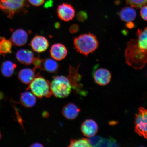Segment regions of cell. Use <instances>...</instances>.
Wrapping results in <instances>:
<instances>
[{
	"label": "cell",
	"mask_w": 147,
	"mask_h": 147,
	"mask_svg": "<svg viewBox=\"0 0 147 147\" xmlns=\"http://www.w3.org/2000/svg\"><path fill=\"white\" fill-rule=\"evenodd\" d=\"M12 48V42L4 38H1L0 40V55L3 56L11 53Z\"/></svg>",
	"instance_id": "obj_21"
},
{
	"label": "cell",
	"mask_w": 147,
	"mask_h": 147,
	"mask_svg": "<svg viewBox=\"0 0 147 147\" xmlns=\"http://www.w3.org/2000/svg\"><path fill=\"white\" fill-rule=\"evenodd\" d=\"M50 87L52 95L57 98H64L70 94L72 86L68 77L58 75L53 77Z\"/></svg>",
	"instance_id": "obj_3"
},
{
	"label": "cell",
	"mask_w": 147,
	"mask_h": 147,
	"mask_svg": "<svg viewBox=\"0 0 147 147\" xmlns=\"http://www.w3.org/2000/svg\"><path fill=\"white\" fill-rule=\"evenodd\" d=\"M68 147H90L91 146L88 139L82 138L78 139H71Z\"/></svg>",
	"instance_id": "obj_22"
},
{
	"label": "cell",
	"mask_w": 147,
	"mask_h": 147,
	"mask_svg": "<svg viewBox=\"0 0 147 147\" xmlns=\"http://www.w3.org/2000/svg\"><path fill=\"white\" fill-rule=\"evenodd\" d=\"M125 26L127 28L129 29H133L135 27V24L132 22H127Z\"/></svg>",
	"instance_id": "obj_30"
},
{
	"label": "cell",
	"mask_w": 147,
	"mask_h": 147,
	"mask_svg": "<svg viewBox=\"0 0 147 147\" xmlns=\"http://www.w3.org/2000/svg\"><path fill=\"white\" fill-rule=\"evenodd\" d=\"M98 125L92 119H86L81 126V130L83 134L89 138L94 136L98 131Z\"/></svg>",
	"instance_id": "obj_10"
},
{
	"label": "cell",
	"mask_w": 147,
	"mask_h": 147,
	"mask_svg": "<svg viewBox=\"0 0 147 147\" xmlns=\"http://www.w3.org/2000/svg\"><path fill=\"white\" fill-rule=\"evenodd\" d=\"M135 130L140 136L147 139V109L140 107L135 115Z\"/></svg>",
	"instance_id": "obj_6"
},
{
	"label": "cell",
	"mask_w": 147,
	"mask_h": 147,
	"mask_svg": "<svg viewBox=\"0 0 147 147\" xmlns=\"http://www.w3.org/2000/svg\"><path fill=\"white\" fill-rule=\"evenodd\" d=\"M79 30V26L76 24L71 25L69 28L70 32L72 34H74L78 32Z\"/></svg>",
	"instance_id": "obj_29"
},
{
	"label": "cell",
	"mask_w": 147,
	"mask_h": 147,
	"mask_svg": "<svg viewBox=\"0 0 147 147\" xmlns=\"http://www.w3.org/2000/svg\"><path fill=\"white\" fill-rule=\"evenodd\" d=\"M43 60L39 57H34L32 62V63L34 66V69H40L42 70V64Z\"/></svg>",
	"instance_id": "obj_25"
},
{
	"label": "cell",
	"mask_w": 147,
	"mask_h": 147,
	"mask_svg": "<svg viewBox=\"0 0 147 147\" xmlns=\"http://www.w3.org/2000/svg\"><path fill=\"white\" fill-rule=\"evenodd\" d=\"M77 18L79 21L81 22H84L87 19V14L84 11H80L77 14Z\"/></svg>",
	"instance_id": "obj_26"
},
{
	"label": "cell",
	"mask_w": 147,
	"mask_h": 147,
	"mask_svg": "<svg viewBox=\"0 0 147 147\" xmlns=\"http://www.w3.org/2000/svg\"><path fill=\"white\" fill-rule=\"evenodd\" d=\"M1 37H0V40H1Z\"/></svg>",
	"instance_id": "obj_34"
},
{
	"label": "cell",
	"mask_w": 147,
	"mask_h": 147,
	"mask_svg": "<svg viewBox=\"0 0 147 147\" xmlns=\"http://www.w3.org/2000/svg\"><path fill=\"white\" fill-rule=\"evenodd\" d=\"M137 43L143 50L147 51V26L144 29H138L136 32Z\"/></svg>",
	"instance_id": "obj_19"
},
{
	"label": "cell",
	"mask_w": 147,
	"mask_h": 147,
	"mask_svg": "<svg viewBox=\"0 0 147 147\" xmlns=\"http://www.w3.org/2000/svg\"><path fill=\"white\" fill-rule=\"evenodd\" d=\"M57 14L59 18L62 21L69 22L72 20L75 16V11L70 4L62 3L57 7Z\"/></svg>",
	"instance_id": "obj_7"
},
{
	"label": "cell",
	"mask_w": 147,
	"mask_h": 147,
	"mask_svg": "<svg viewBox=\"0 0 147 147\" xmlns=\"http://www.w3.org/2000/svg\"><path fill=\"white\" fill-rule=\"evenodd\" d=\"M1 131H0V140H1Z\"/></svg>",
	"instance_id": "obj_33"
},
{
	"label": "cell",
	"mask_w": 147,
	"mask_h": 147,
	"mask_svg": "<svg viewBox=\"0 0 147 147\" xmlns=\"http://www.w3.org/2000/svg\"><path fill=\"white\" fill-rule=\"evenodd\" d=\"M32 147H43L44 146L43 145L39 143H35L34 144H32L30 146Z\"/></svg>",
	"instance_id": "obj_32"
},
{
	"label": "cell",
	"mask_w": 147,
	"mask_h": 147,
	"mask_svg": "<svg viewBox=\"0 0 147 147\" xmlns=\"http://www.w3.org/2000/svg\"><path fill=\"white\" fill-rule=\"evenodd\" d=\"M98 45L96 36L91 32L80 34L74 40V46L77 52L86 56L96 51Z\"/></svg>",
	"instance_id": "obj_2"
},
{
	"label": "cell",
	"mask_w": 147,
	"mask_h": 147,
	"mask_svg": "<svg viewBox=\"0 0 147 147\" xmlns=\"http://www.w3.org/2000/svg\"><path fill=\"white\" fill-rule=\"evenodd\" d=\"M48 40L45 37L36 35L31 40L30 45L35 52L41 53L45 52L49 47Z\"/></svg>",
	"instance_id": "obj_9"
},
{
	"label": "cell",
	"mask_w": 147,
	"mask_h": 147,
	"mask_svg": "<svg viewBox=\"0 0 147 147\" xmlns=\"http://www.w3.org/2000/svg\"><path fill=\"white\" fill-rule=\"evenodd\" d=\"M119 16L121 20L126 22H133L136 18L137 13L132 7H126L121 9Z\"/></svg>",
	"instance_id": "obj_17"
},
{
	"label": "cell",
	"mask_w": 147,
	"mask_h": 147,
	"mask_svg": "<svg viewBox=\"0 0 147 147\" xmlns=\"http://www.w3.org/2000/svg\"><path fill=\"white\" fill-rule=\"evenodd\" d=\"M28 39L27 33L23 29H19L13 33L11 38V41L14 45L22 47L26 45Z\"/></svg>",
	"instance_id": "obj_12"
},
{
	"label": "cell",
	"mask_w": 147,
	"mask_h": 147,
	"mask_svg": "<svg viewBox=\"0 0 147 147\" xmlns=\"http://www.w3.org/2000/svg\"><path fill=\"white\" fill-rule=\"evenodd\" d=\"M127 4L133 8H140L147 5V0H125Z\"/></svg>",
	"instance_id": "obj_24"
},
{
	"label": "cell",
	"mask_w": 147,
	"mask_h": 147,
	"mask_svg": "<svg viewBox=\"0 0 147 147\" xmlns=\"http://www.w3.org/2000/svg\"><path fill=\"white\" fill-rule=\"evenodd\" d=\"M36 96L28 91L24 92L20 95V101L22 105L26 108L34 106L36 102Z\"/></svg>",
	"instance_id": "obj_16"
},
{
	"label": "cell",
	"mask_w": 147,
	"mask_h": 147,
	"mask_svg": "<svg viewBox=\"0 0 147 147\" xmlns=\"http://www.w3.org/2000/svg\"><path fill=\"white\" fill-rule=\"evenodd\" d=\"M16 57L18 62L26 65L32 64L34 58L32 51L26 49H21L18 51Z\"/></svg>",
	"instance_id": "obj_13"
},
{
	"label": "cell",
	"mask_w": 147,
	"mask_h": 147,
	"mask_svg": "<svg viewBox=\"0 0 147 147\" xmlns=\"http://www.w3.org/2000/svg\"><path fill=\"white\" fill-rule=\"evenodd\" d=\"M119 145L113 138L105 139L102 138L98 147H117Z\"/></svg>",
	"instance_id": "obj_23"
},
{
	"label": "cell",
	"mask_w": 147,
	"mask_h": 147,
	"mask_svg": "<svg viewBox=\"0 0 147 147\" xmlns=\"http://www.w3.org/2000/svg\"><path fill=\"white\" fill-rule=\"evenodd\" d=\"M36 69L25 68L20 70L18 74V78L20 81L25 84H30L36 75Z\"/></svg>",
	"instance_id": "obj_15"
},
{
	"label": "cell",
	"mask_w": 147,
	"mask_h": 147,
	"mask_svg": "<svg viewBox=\"0 0 147 147\" xmlns=\"http://www.w3.org/2000/svg\"><path fill=\"white\" fill-rule=\"evenodd\" d=\"M140 12V15L143 20L147 21V5L141 7Z\"/></svg>",
	"instance_id": "obj_27"
},
{
	"label": "cell",
	"mask_w": 147,
	"mask_h": 147,
	"mask_svg": "<svg viewBox=\"0 0 147 147\" xmlns=\"http://www.w3.org/2000/svg\"><path fill=\"white\" fill-rule=\"evenodd\" d=\"M28 5L27 0H0V10L10 18L16 14L25 12Z\"/></svg>",
	"instance_id": "obj_5"
},
{
	"label": "cell",
	"mask_w": 147,
	"mask_h": 147,
	"mask_svg": "<svg viewBox=\"0 0 147 147\" xmlns=\"http://www.w3.org/2000/svg\"><path fill=\"white\" fill-rule=\"evenodd\" d=\"M124 57L126 63L135 69H142L147 63V51L139 47L136 39L128 42Z\"/></svg>",
	"instance_id": "obj_1"
},
{
	"label": "cell",
	"mask_w": 147,
	"mask_h": 147,
	"mask_svg": "<svg viewBox=\"0 0 147 147\" xmlns=\"http://www.w3.org/2000/svg\"><path fill=\"white\" fill-rule=\"evenodd\" d=\"M27 90L30 89L35 96L39 98L49 97L52 93L50 83L39 74H38L30 83Z\"/></svg>",
	"instance_id": "obj_4"
},
{
	"label": "cell",
	"mask_w": 147,
	"mask_h": 147,
	"mask_svg": "<svg viewBox=\"0 0 147 147\" xmlns=\"http://www.w3.org/2000/svg\"><path fill=\"white\" fill-rule=\"evenodd\" d=\"M45 0H28L29 2L34 6L39 7L43 5Z\"/></svg>",
	"instance_id": "obj_28"
},
{
	"label": "cell",
	"mask_w": 147,
	"mask_h": 147,
	"mask_svg": "<svg viewBox=\"0 0 147 147\" xmlns=\"http://www.w3.org/2000/svg\"><path fill=\"white\" fill-rule=\"evenodd\" d=\"M92 74L95 83L101 86L107 85L111 80V73L107 69L103 68L96 69L95 66Z\"/></svg>",
	"instance_id": "obj_8"
},
{
	"label": "cell",
	"mask_w": 147,
	"mask_h": 147,
	"mask_svg": "<svg viewBox=\"0 0 147 147\" xmlns=\"http://www.w3.org/2000/svg\"><path fill=\"white\" fill-rule=\"evenodd\" d=\"M59 66V64L54 59L47 58L43 59L42 64V70L51 73L57 72Z\"/></svg>",
	"instance_id": "obj_18"
},
{
	"label": "cell",
	"mask_w": 147,
	"mask_h": 147,
	"mask_svg": "<svg viewBox=\"0 0 147 147\" xmlns=\"http://www.w3.org/2000/svg\"><path fill=\"white\" fill-rule=\"evenodd\" d=\"M80 111V108L76 105L69 103L63 107L62 113L66 119L69 120H73L78 116Z\"/></svg>",
	"instance_id": "obj_14"
},
{
	"label": "cell",
	"mask_w": 147,
	"mask_h": 147,
	"mask_svg": "<svg viewBox=\"0 0 147 147\" xmlns=\"http://www.w3.org/2000/svg\"><path fill=\"white\" fill-rule=\"evenodd\" d=\"M53 0H48L45 3V8H47L51 7L53 5Z\"/></svg>",
	"instance_id": "obj_31"
},
{
	"label": "cell",
	"mask_w": 147,
	"mask_h": 147,
	"mask_svg": "<svg viewBox=\"0 0 147 147\" xmlns=\"http://www.w3.org/2000/svg\"><path fill=\"white\" fill-rule=\"evenodd\" d=\"M50 53L53 59L60 61L67 57L68 51L67 47L63 44L56 43L51 46Z\"/></svg>",
	"instance_id": "obj_11"
},
{
	"label": "cell",
	"mask_w": 147,
	"mask_h": 147,
	"mask_svg": "<svg viewBox=\"0 0 147 147\" xmlns=\"http://www.w3.org/2000/svg\"><path fill=\"white\" fill-rule=\"evenodd\" d=\"M16 67V65L13 62L10 61H6L3 62L1 66L2 74L7 78L12 76Z\"/></svg>",
	"instance_id": "obj_20"
}]
</instances>
